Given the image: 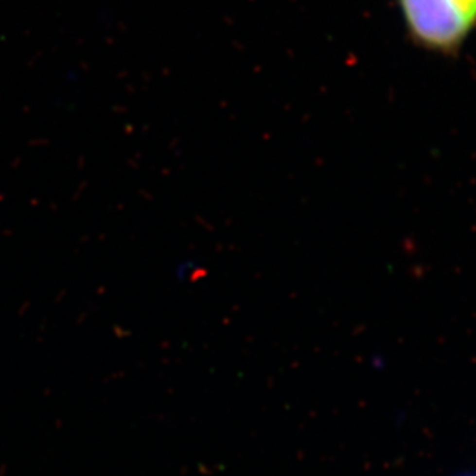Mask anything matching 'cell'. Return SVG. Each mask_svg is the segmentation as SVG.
<instances>
[{
  "mask_svg": "<svg viewBox=\"0 0 476 476\" xmlns=\"http://www.w3.org/2000/svg\"><path fill=\"white\" fill-rule=\"evenodd\" d=\"M411 36L422 47L450 53L476 25V0H399Z\"/></svg>",
  "mask_w": 476,
  "mask_h": 476,
  "instance_id": "cell-1",
  "label": "cell"
}]
</instances>
